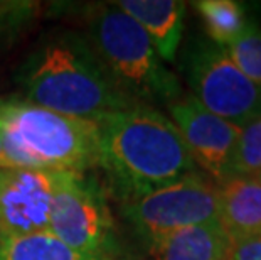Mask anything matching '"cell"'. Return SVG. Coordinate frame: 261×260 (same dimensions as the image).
I'll list each match as a JSON object with an SVG mask.
<instances>
[{
  "mask_svg": "<svg viewBox=\"0 0 261 260\" xmlns=\"http://www.w3.org/2000/svg\"><path fill=\"white\" fill-rule=\"evenodd\" d=\"M94 124L96 168L118 203L138 200L199 171L175 124L157 107L135 103Z\"/></svg>",
  "mask_w": 261,
  "mask_h": 260,
  "instance_id": "1",
  "label": "cell"
},
{
  "mask_svg": "<svg viewBox=\"0 0 261 260\" xmlns=\"http://www.w3.org/2000/svg\"><path fill=\"white\" fill-rule=\"evenodd\" d=\"M22 98L68 117L96 120L137 102L121 91L85 34L47 32L17 71Z\"/></svg>",
  "mask_w": 261,
  "mask_h": 260,
  "instance_id": "2",
  "label": "cell"
},
{
  "mask_svg": "<svg viewBox=\"0 0 261 260\" xmlns=\"http://www.w3.org/2000/svg\"><path fill=\"white\" fill-rule=\"evenodd\" d=\"M5 168L90 173L98 164L94 120L68 117L22 97H0Z\"/></svg>",
  "mask_w": 261,
  "mask_h": 260,
  "instance_id": "3",
  "label": "cell"
},
{
  "mask_svg": "<svg viewBox=\"0 0 261 260\" xmlns=\"http://www.w3.org/2000/svg\"><path fill=\"white\" fill-rule=\"evenodd\" d=\"M86 24L91 48L132 100L167 107L182 97L179 78L159 58L145 31L120 7L112 4L94 9Z\"/></svg>",
  "mask_w": 261,
  "mask_h": 260,
  "instance_id": "4",
  "label": "cell"
},
{
  "mask_svg": "<svg viewBox=\"0 0 261 260\" xmlns=\"http://www.w3.org/2000/svg\"><path fill=\"white\" fill-rule=\"evenodd\" d=\"M47 230L73 250L115 260L121 255L107 186L90 173H59Z\"/></svg>",
  "mask_w": 261,
  "mask_h": 260,
  "instance_id": "5",
  "label": "cell"
},
{
  "mask_svg": "<svg viewBox=\"0 0 261 260\" xmlns=\"http://www.w3.org/2000/svg\"><path fill=\"white\" fill-rule=\"evenodd\" d=\"M191 95L211 113L236 127L261 115V86L248 80L232 63L226 48L207 37H194L180 58Z\"/></svg>",
  "mask_w": 261,
  "mask_h": 260,
  "instance_id": "6",
  "label": "cell"
},
{
  "mask_svg": "<svg viewBox=\"0 0 261 260\" xmlns=\"http://www.w3.org/2000/svg\"><path fill=\"white\" fill-rule=\"evenodd\" d=\"M120 215L132 235L147 247L177 230L219 220V186L196 171L147 196L120 203Z\"/></svg>",
  "mask_w": 261,
  "mask_h": 260,
  "instance_id": "7",
  "label": "cell"
},
{
  "mask_svg": "<svg viewBox=\"0 0 261 260\" xmlns=\"http://www.w3.org/2000/svg\"><path fill=\"white\" fill-rule=\"evenodd\" d=\"M167 112L196 168L216 184L229 179L240 127L211 113L191 93H182L170 102Z\"/></svg>",
  "mask_w": 261,
  "mask_h": 260,
  "instance_id": "8",
  "label": "cell"
},
{
  "mask_svg": "<svg viewBox=\"0 0 261 260\" xmlns=\"http://www.w3.org/2000/svg\"><path fill=\"white\" fill-rule=\"evenodd\" d=\"M59 173L0 168V237L47 230Z\"/></svg>",
  "mask_w": 261,
  "mask_h": 260,
  "instance_id": "9",
  "label": "cell"
},
{
  "mask_svg": "<svg viewBox=\"0 0 261 260\" xmlns=\"http://www.w3.org/2000/svg\"><path fill=\"white\" fill-rule=\"evenodd\" d=\"M145 31L164 63H175L182 32L186 2L180 0H121L115 4Z\"/></svg>",
  "mask_w": 261,
  "mask_h": 260,
  "instance_id": "10",
  "label": "cell"
},
{
  "mask_svg": "<svg viewBox=\"0 0 261 260\" xmlns=\"http://www.w3.org/2000/svg\"><path fill=\"white\" fill-rule=\"evenodd\" d=\"M143 248L150 260H227L231 239L214 220L177 230Z\"/></svg>",
  "mask_w": 261,
  "mask_h": 260,
  "instance_id": "11",
  "label": "cell"
},
{
  "mask_svg": "<svg viewBox=\"0 0 261 260\" xmlns=\"http://www.w3.org/2000/svg\"><path fill=\"white\" fill-rule=\"evenodd\" d=\"M219 186V221L231 240L261 239V182L231 178Z\"/></svg>",
  "mask_w": 261,
  "mask_h": 260,
  "instance_id": "12",
  "label": "cell"
},
{
  "mask_svg": "<svg viewBox=\"0 0 261 260\" xmlns=\"http://www.w3.org/2000/svg\"><path fill=\"white\" fill-rule=\"evenodd\" d=\"M0 260H105L73 250L49 230L0 237Z\"/></svg>",
  "mask_w": 261,
  "mask_h": 260,
  "instance_id": "13",
  "label": "cell"
},
{
  "mask_svg": "<svg viewBox=\"0 0 261 260\" xmlns=\"http://www.w3.org/2000/svg\"><path fill=\"white\" fill-rule=\"evenodd\" d=\"M201 15L207 39L227 48L241 34L249 15L246 4L236 0H201L194 2Z\"/></svg>",
  "mask_w": 261,
  "mask_h": 260,
  "instance_id": "14",
  "label": "cell"
},
{
  "mask_svg": "<svg viewBox=\"0 0 261 260\" xmlns=\"http://www.w3.org/2000/svg\"><path fill=\"white\" fill-rule=\"evenodd\" d=\"M226 51L238 69L254 85L261 86V22L249 17L243 32Z\"/></svg>",
  "mask_w": 261,
  "mask_h": 260,
  "instance_id": "15",
  "label": "cell"
},
{
  "mask_svg": "<svg viewBox=\"0 0 261 260\" xmlns=\"http://www.w3.org/2000/svg\"><path fill=\"white\" fill-rule=\"evenodd\" d=\"M261 173V115L244 124L238 135L231 178H258ZM229 178V179H231Z\"/></svg>",
  "mask_w": 261,
  "mask_h": 260,
  "instance_id": "16",
  "label": "cell"
},
{
  "mask_svg": "<svg viewBox=\"0 0 261 260\" xmlns=\"http://www.w3.org/2000/svg\"><path fill=\"white\" fill-rule=\"evenodd\" d=\"M34 4L31 2H0V39L15 34L29 22Z\"/></svg>",
  "mask_w": 261,
  "mask_h": 260,
  "instance_id": "17",
  "label": "cell"
},
{
  "mask_svg": "<svg viewBox=\"0 0 261 260\" xmlns=\"http://www.w3.org/2000/svg\"><path fill=\"white\" fill-rule=\"evenodd\" d=\"M227 260H261V239L231 240Z\"/></svg>",
  "mask_w": 261,
  "mask_h": 260,
  "instance_id": "18",
  "label": "cell"
},
{
  "mask_svg": "<svg viewBox=\"0 0 261 260\" xmlns=\"http://www.w3.org/2000/svg\"><path fill=\"white\" fill-rule=\"evenodd\" d=\"M115 260H150L148 257H138V255H123L121 253L120 257H116Z\"/></svg>",
  "mask_w": 261,
  "mask_h": 260,
  "instance_id": "19",
  "label": "cell"
},
{
  "mask_svg": "<svg viewBox=\"0 0 261 260\" xmlns=\"http://www.w3.org/2000/svg\"><path fill=\"white\" fill-rule=\"evenodd\" d=\"M0 168H5V160H4V147H2V135H0Z\"/></svg>",
  "mask_w": 261,
  "mask_h": 260,
  "instance_id": "20",
  "label": "cell"
},
{
  "mask_svg": "<svg viewBox=\"0 0 261 260\" xmlns=\"http://www.w3.org/2000/svg\"><path fill=\"white\" fill-rule=\"evenodd\" d=\"M258 179H259V182H261V173H259V176H258Z\"/></svg>",
  "mask_w": 261,
  "mask_h": 260,
  "instance_id": "21",
  "label": "cell"
}]
</instances>
